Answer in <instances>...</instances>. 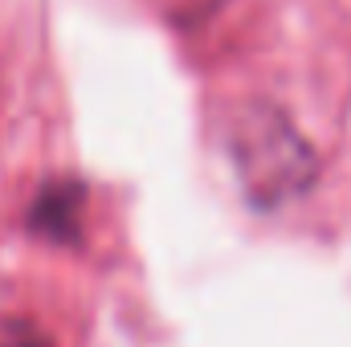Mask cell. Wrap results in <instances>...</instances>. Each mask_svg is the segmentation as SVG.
I'll return each mask as SVG.
<instances>
[{
    "label": "cell",
    "instance_id": "obj_1",
    "mask_svg": "<svg viewBox=\"0 0 351 347\" xmlns=\"http://www.w3.org/2000/svg\"><path fill=\"white\" fill-rule=\"evenodd\" d=\"M78 217H82V188L70 184V180H58L49 188H41L37 204H33V217L29 225L41 233V237H53V241H70L78 233Z\"/></svg>",
    "mask_w": 351,
    "mask_h": 347
},
{
    "label": "cell",
    "instance_id": "obj_2",
    "mask_svg": "<svg viewBox=\"0 0 351 347\" xmlns=\"http://www.w3.org/2000/svg\"><path fill=\"white\" fill-rule=\"evenodd\" d=\"M0 347H49V339H41L25 323H0Z\"/></svg>",
    "mask_w": 351,
    "mask_h": 347
}]
</instances>
